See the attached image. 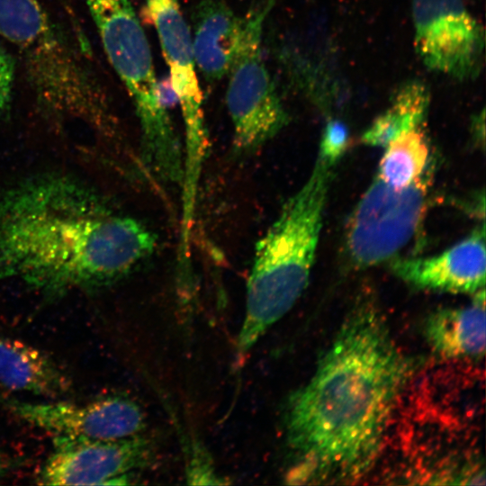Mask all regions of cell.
Here are the masks:
<instances>
[{"label": "cell", "instance_id": "5bb4252c", "mask_svg": "<svg viewBox=\"0 0 486 486\" xmlns=\"http://www.w3.org/2000/svg\"><path fill=\"white\" fill-rule=\"evenodd\" d=\"M0 383L5 388L58 399L71 382L43 351L20 339L0 337Z\"/></svg>", "mask_w": 486, "mask_h": 486}, {"label": "cell", "instance_id": "d6986e66", "mask_svg": "<svg viewBox=\"0 0 486 486\" xmlns=\"http://www.w3.org/2000/svg\"><path fill=\"white\" fill-rule=\"evenodd\" d=\"M15 76L14 57L0 44V114L9 107Z\"/></svg>", "mask_w": 486, "mask_h": 486}, {"label": "cell", "instance_id": "6da1fadb", "mask_svg": "<svg viewBox=\"0 0 486 486\" xmlns=\"http://www.w3.org/2000/svg\"><path fill=\"white\" fill-rule=\"evenodd\" d=\"M419 364L400 348L376 308L355 307L312 377L287 400L285 438L296 457L291 479L353 480L368 472Z\"/></svg>", "mask_w": 486, "mask_h": 486}, {"label": "cell", "instance_id": "e0dca14e", "mask_svg": "<svg viewBox=\"0 0 486 486\" xmlns=\"http://www.w3.org/2000/svg\"><path fill=\"white\" fill-rule=\"evenodd\" d=\"M385 148L378 176L387 184L401 189L411 184L426 172L429 148L419 127L401 133Z\"/></svg>", "mask_w": 486, "mask_h": 486}, {"label": "cell", "instance_id": "ac0fdd59", "mask_svg": "<svg viewBox=\"0 0 486 486\" xmlns=\"http://www.w3.org/2000/svg\"><path fill=\"white\" fill-rule=\"evenodd\" d=\"M348 144L346 126L338 120L329 121L324 130L319 158L332 166L345 152Z\"/></svg>", "mask_w": 486, "mask_h": 486}, {"label": "cell", "instance_id": "ba28073f", "mask_svg": "<svg viewBox=\"0 0 486 486\" xmlns=\"http://www.w3.org/2000/svg\"><path fill=\"white\" fill-rule=\"evenodd\" d=\"M144 1L181 110L184 128V168L189 175H197L205 159L208 133L190 29L178 0Z\"/></svg>", "mask_w": 486, "mask_h": 486}, {"label": "cell", "instance_id": "3957f363", "mask_svg": "<svg viewBox=\"0 0 486 486\" xmlns=\"http://www.w3.org/2000/svg\"><path fill=\"white\" fill-rule=\"evenodd\" d=\"M330 166L313 170L257 240L247 282L243 321L236 341L243 357L295 304L307 287L330 183Z\"/></svg>", "mask_w": 486, "mask_h": 486}, {"label": "cell", "instance_id": "5b68a950", "mask_svg": "<svg viewBox=\"0 0 486 486\" xmlns=\"http://www.w3.org/2000/svg\"><path fill=\"white\" fill-rule=\"evenodd\" d=\"M85 1L104 53L132 101L145 163L165 182L179 183L184 152L133 5L130 0Z\"/></svg>", "mask_w": 486, "mask_h": 486}, {"label": "cell", "instance_id": "2e32d148", "mask_svg": "<svg viewBox=\"0 0 486 486\" xmlns=\"http://www.w3.org/2000/svg\"><path fill=\"white\" fill-rule=\"evenodd\" d=\"M429 103L428 88L420 82H409L396 92L391 107L364 131L362 140L385 148L401 133L419 127Z\"/></svg>", "mask_w": 486, "mask_h": 486}, {"label": "cell", "instance_id": "9c48e42d", "mask_svg": "<svg viewBox=\"0 0 486 486\" xmlns=\"http://www.w3.org/2000/svg\"><path fill=\"white\" fill-rule=\"evenodd\" d=\"M415 49L429 68L458 79L479 74L483 27L463 0H413Z\"/></svg>", "mask_w": 486, "mask_h": 486}, {"label": "cell", "instance_id": "7c38bea8", "mask_svg": "<svg viewBox=\"0 0 486 486\" xmlns=\"http://www.w3.org/2000/svg\"><path fill=\"white\" fill-rule=\"evenodd\" d=\"M391 269L399 278L418 288L476 294L484 290L485 284L484 228L437 256L395 259Z\"/></svg>", "mask_w": 486, "mask_h": 486}, {"label": "cell", "instance_id": "7a4b0ae2", "mask_svg": "<svg viewBox=\"0 0 486 486\" xmlns=\"http://www.w3.org/2000/svg\"><path fill=\"white\" fill-rule=\"evenodd\" d=\"M157 242L145 224L66 173L27 176L0 194V280L18 279L47 297L117 283Z\"/></svg>", "mask_w": 486, "mask_h": 486}, {"label": "cell", "instance_id": "4fadbf2b", "mask_svg": "<svg viewBox=\"0 0 486 486\" xmlns=\"http://www.w3.org/2000/svg\"><path fill=\"white\" fill-rule=\"evenodd\" d=\"M223 0H201L193 14V50L196 68L210 83L227 76L243 30Z\"/></svg>", "mask_w": 486, "mask_h": 486}, {"label": "cell", "instance_id": "277c9868", "mask_svg": "<svg viewBox=\"0 0 486 486\" xmlns=\"http://www.w3.org/2000/svg\"><path fill=\"white\" fill-rule=\"evenodd\" d=\"M0 36L19 53L42 110L106 127L109 107L101 84L40 0H0Z\"/></svg>", "mask_w": 486, "mask_h": 486}, {"label": "cell", "instance_id": "9a60e30c", "mask_svg": "<svg viewBox=\"0 0 486 486\" xmlns=\"http://www.w3.org/2000/svg\"><path fill=\"white\" fill-rule=\"evenodd\" d=\"M485 292L476 293L472 304L431 313L424 335L433 351L450 359L479 360L485 353Z\"/></svg>", "mask_w": 486, "mask_h": 486}, {"label": "cell", "instance_id": "8992f818", "mask_svg": "<svg viewBox=\"0 0 486 486\" xmlns=\"http://www.w3.org/2000/svg\"><path fill=\"white\" fill-rule=\"evenodd\" d=\"M270 3L244 17L240 40L228 71L226 104L236 152H255L279 133L289 115L263 57V27Z\"/></svg>", "mask_w": 486, "mask_h": 486}, {"label": "cell", "instance_id": "30bf717a", "mask_svg": "<svg viewBox=\"0 0 486 486\" xmlns=\"http://www.w3.org/2000/svg\"><path fill=\"white\" fill-rule=\"evenodd\" d=\"M7 400L5 405L14 414L54 437L122 439L141 435L147 426L142 408L135 400L121 395L104 397L86 404Z\"/></svg>", "mask_w": 486, "mask_h": 486}, {"label": "cell", "instance_id": "ffe728a7", "mask_svg": "<svg viewBox=\"0 0 486 486\" xmlns=\"http://www.w3.org/2000/svg\"><path fill=\"white\" fill-rule=\"evenodd\" d=\"M57 1L60 4V6H66L69 3V0H57Z\"/></svg>", "mask_w": 486, "mask_h": 486}, {"label": "cell", "instance_id": "52a82bcc", "mask_svg": "<svg viewBox=\"0 0 486 486\" xmlns=\"http://www.w3.org/2000/svg\"><path fill=\"white\" fill-rule=\"evenodd\" d=\"M429 175L411 184L392 187L376 177L353 212L346 232V256L356 267L394 256L414 236L427 208Z\"/></svg>", "mask_w": 486, "mask_h": 486}, {"label": "cell", "instance_id": "8fae6325", "mask_svg": "<svg viewBox=\"0 0 486 486\" xmlns=\"http://www.w3.org/2000/svg\"><path fill=\"white\" fill-rule=\"evenodd\" d=\"M152 450L141 435L115 440L54 437V451L40 468L39 483L124 484L130 472L150 462Z\"/></svg>", "mask_w": 486, "mask_h": 486}, {"label": "cell", "instance_id": "44dd1931", "mask_svg": "<svg viewBox=\"0 0 486 486\" xmlns=\"http://www.w3.org/2000/svg\"><path fill=\"white\" fill-rule=\"evenodd\" d=\"M1 472H2V465H1V462H0V474H1Z\"/></svg>", "mask_w": 486, "mask_h": 486}]
</instances>
